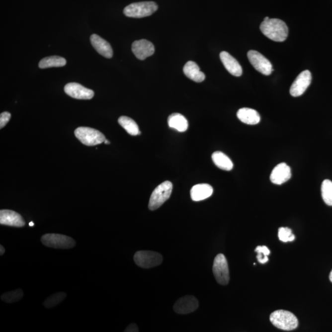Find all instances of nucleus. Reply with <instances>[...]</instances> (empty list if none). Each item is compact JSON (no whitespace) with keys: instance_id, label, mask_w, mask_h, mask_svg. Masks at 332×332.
<instances>
[{"instance_id":"f257e3e1","label":"nucleus","mask_w":332,"mask_h":332,"mask_svg":"<svg viewBox=\"0 0 332 332\" xmlns=\"http://www.w3.org/2000/svg\"><path fill=\"white\" fill-rule=\"evenodd\" d=\"M260 30L266 37L277 42H282L286 40L289 33L286 24L279 19L264 20L260 25Z\"/></svg>"},{"instance_id":"f03ea898","label":"nucleus","mask_w":332,"mask_h":332,"mask_svg":"<svg viewBox=\"0 0 332 332\" xmlns=\"http://www.w3.org/2000/svg\"><path fill=\"white\" fill-rule=\"evenodd\" d=\"M269 320L274 326L281 330L293 331L297 329L298 326L297 318L289 311H275L271 314Z\"/></svg>"},{"instance_id":"7ed1b4c3","label":"nucleus","mask_w":332,"mask_h":332,"mask_svg":"<svg viewBox=\"0 0 332 332\" xmlns=\"http://www.w3.org/2000/svg\"><path fill=\"white\" fill-rule=\"evenodd\" d=\"M172 183L170 181H166L156 188L150 197L149 208L151 211L160 208L166 201L169 199L172 194Z\"/></svg>"},{"instance_id":"20e7f679","label":"nucleus","mask_w":332,"mask_h":332,"mask_svg":"<svg viewBox=\"0 0 332 332\" xmlns=\"http://www.w3.org/2000/svg\"><path fill=\"white\" fill-rule=\"evenodd\" d=\"M158 8L154 1L134 2L124 9V14L129 17L142 18L151 15Z\"/></svg>"},{"instance_id":"39448f33","label":"nucleus","mask_w":332,"mask_h":332,"mask_svg":"<svg viewBox=\"0 0 332 332\" xmlns=\"http://www.w3.org/2000/svg\"><path fill=\"white\" fill-rule=\"evenodd\" d=\"M75 135L83 144L86 146H95L105 141V137L97 129L80 127L75 131Z\"/></svg>"},{"instance_id":"423d86ee","label":"nucleus","mask_w":332,"mask_h":332,"mask_svg":"<svg viewBox=\"0 0 332 332\" xmlns=\"http://www.w3.org/2000/svg\"><path fill=\"white\" fill-rule=\"evenodd\" d=\"M41 242L48 248L59 249H69L74 248L76 242L67 236L49 233L41 237Z\"/></svg>"},{"instance_id":"0eeeda50","label":"nucleus","mask_w":332,"mask_h":332,"mask_svg":"<svg viewBox=\"0 0 332 332\" xmlns=\"http://www.w3.org/2000/svg\"><path fill=\"white\" fill-rule=\"evenodd\" d=\"M134 260L141 268H151L162 264L163 256L155 251L140 250L135 253Z\"/></svg>"},{"instance_id":"6e6552de","label":"nucleus","mask_w":332,"mask_h":332,"mask_svg":"<svg viewBox=\"0 0 332 332\" xmlns=\"http://www.w3.org/2000/svg\"><path fill=\"white\" fill-rule=\"evenodd\" d=\"M212 271L218 283L223 285L228 284L230 281L229 268L224 254H218L215 258Z\"/></svg>"},{"instance_id":"1a4fd4ad","label":"nucleus","mask_w":332,"mask_h":332,"mask_svg":"<svg viewBox=\"0 0 332 332\" xmlns=\"http://www.w3.org/2000/svg\"><path fill=\"white\" fill-rule=\"evenodd\" d=\"M248 57L249 61L254 68L261 74L268 76L273 71L271 62L259 52L253 50L249 51Z\"/></svg>"},{"instance_id":"9d476101","label":"nucleus","mask_w":332,"mask_h":332,"mask_svg":"<svg viewBox=\"0 0 332 332\" xmlns=\"http://www.w3.org/2000/svg\"><path fill=\"white\" fill-rule=\"evenodd\" d=\"M312 80L311 72L305 71L301 73L295 79L290 89V93L293 97H299L306 91Z\"/></svg>"},{"instance_id":"9b49d317","label":"nucleus","mask_w":332,"mask_h":332,"mask_svg":"<svg viewBox=\"0 0 332 332\" xmlns=\"http://www.w3.org/2000/svg\"><path fill=\"white\" fill-rule=\"evenodd\" d=\"M65 92L71 97L77 99L89 100L94 97L92 90L83 86L77 83H70L64 87Z\"/></svg>"},{"instance_id":"f8f14e48","label":"nucleus","mask_w":332,"mask_h":332,"mask_svg":"<svg viewBox=\"0 0 332 332\" xmlns=\"http://www.w3.org/2000/svg\"><path fill=\"white\" fill-rule=\"evenodd\" d=\"M199 307V302L197 298L186 295L178 299L173 306V310L180 315H186L196 311Z\"/></svg>"},{"instance_id":"ddd939ff","label":"nucleus","mask_w":332,"mask_h":332,"mask_svg":"<svg viewBox=\"0 0 332 332\" xmlns=\"http://www.w3.org/2000/svg\"><path fill=\"white\" fill-rule=\"evenodd\" d=\"M132 51L137 59L144 60L154 54L155 46L147 40H137L132 43Z\"/></svg>"},{"instance_id":"4468645a","label":"nucleus","mask_w":332,"mask_h":332,"mask_svg":"<svg viewBox=\"0 0 332 332\" xmlns=\"http://www.w3.org/2000/svg\"><path fill=\"white\" fill-rule=\"evenodd\" d=\"M0 224L20 228L24 227L25 222L21 215L17 212L5 209L0 211Z\"/></svg>"},{"instance_id":"2eb2a0df","label":"nucleus","mask_w":332,"mask_h":332,"mask_svg":"<svg viewBox=\"0 0 332 332\" xmlns=\"http://www.w3.org/2000/svg\"><path fill=\"white\" fill-rule=\"evenodd\" d=\"M291 169L284 163H280L273 168L271 173V182L276 185H282L291 178Z\"/></svg>"},{"instance_id":"dca6fc26","label":"nucleus","mask_w":332,"mask_h":332,"mask_svg":"<svg viewBox=\"0 0 332 332\" xmlns=\"http://www.w3.org/2000/svg\"><path fill=\"white\" fill-rule=\"evenodd\" d=\"M223 64L228 72L235 77H240L243 74V69L237 60L229 53L222 51L220 54Z\"/></svg>"},{"instance_id":"f3484780","label":"nucleus","mask_w":332,"mask_h":332,"mask_svg":"<svg viewBox=\"0 0 332 332\" xmlns=\"http://www.w3.org/2000/svg\"><path fill=\"white\" fill-rule=\"evenodd\" d=\"M90 40L93 47L100 55L108 59L112 58L113 49L110 44L104 39L97 35L93 34L90 36Z\"/></svg>"},{"instance_id":"a211bd4d","label":"nucleus","mask_w":332,"mask_h":332,"mask_svg":"<svg viewBox=\"0 0 332 332\" xmlns=\"http://www.w3.org/2000/svg\"><path fill=\"white\" fill-rule=\"evenodd\" d=\"M213 188L209 184H198L192 187L190 194L192 200L200 201L206 199L212 196Z\"/></svg>"},{"instance_id":"6ab92c4d","label":"nucleus","mask_w":332,"mask_h":332,"mask_svg":"<svg viewBox=\"0 0 332 332\" xmlns=\"http://www.w3.org/2000/svg\"><path fill=\"white\" fill-rule=\"evenodd\" d=\"M239 119L243 123L249 125H255L260 123V116L259 113L253 109L243 108L240 109L237 113Z\"/></svg>"},{"instance_id":"aec40b11","label":"nucleus","mask_w":332,"mask_h":332,"mask_svg":"<svg viewBox=\"0 0 332 332\" xmlns=\"http://www.w3.org/2000/svg\"><path fill=\"white\" fill-rule=\"evenodd\" d=\"M183 72L188 79L197 83L202 82L206 79V76L201 72L198 65L193 61H188L185 65Z\"/></svg>"},{"instance_id":"412c9836","label":"nucleus","mask_w":332,"mask_h":332,"mask_svg":"<svg viewBox=\"0 0 332 332\" xmlns=\"http://www.w3.org/2000/svg\"><path fill=\"white\" fill-rule=\"evenodd\" d=\"M167 123L170 128L180 132H185L188 128L187 119L180 113H173L168 116Z\"/></svg>"},{"instance_id":"4be33fe9","label":"nucleus","mask_w":332,"mask_h":332,"mask_svg":"<svg viewBox=\"0 0 332 332\" xmlns=\"http://www.w3.org/2000/svg\"><path fill=\"white\" fill-rule=\"evenodd\" d=\"M213 162L220 169L230 171L233 169V163L227 155L221 152H215L212 155Z\"/></svg>"},{"instance_id":"5701e85b","label":"nucleus","mask_w":332,"mask_h":332,"mask_svg":"<svg viewBox=\"0 0 332 332\" xmlns=\"http://www.w3.org/2000/svg\"><path fill=\"white\" fill-rule=\"evenodd\" d=\"M118 123L131 136H136L141 134L136 121L128 116H121L118 119Z\"/></svg>"},{"instance_id":"b1692460","label":"nucleus","mask_w":332,"mask_h":332,"mask_svg":"<svg viewBox=\"0 0 332 332\" xmlns=\"http://www.w3.org/2000/svg\"><path fill=\"white\" fill-rule=\"evenodd\" d=\"M66 60L60 56H49L41 60L38 66L40 69H48L51 67H61L66 66Z\"/></svg>"},{"instance_id":"393cba45","label":"nucleus","mask_w":332,"mask_h":332,"mask_svg":"<svg viewBox=\"0 0 332 332\" xmlns=\"http://www.w3.org/2000/svg\"><path fill=\"white\" fill-rule=\"evenodd\" d=\"M322 197L325 203L332 206V181L330 180H324L321 186Z\"/></svg>"},{"instance_id":"a878e982","label":"nucleus","mask_w":332,"mask_h":332,"mask_svg":"<svg viewBox=\"0 0 332 332\" xmlns=\"http://www.w3.org/2000/svg\"><path fill=\"white\" fill-rule=\"evenodd\" d=\"M67 297L65 292H58L51 295L43 303L44 306L47 308H51L58 305Z\"/></svg>"},{"instance_id":"bb28decb","label":"nucleus","mask_w":332,"mask_h":332,"mask_svg":"<svg viewBox=\"0 0 332 332\" xmlns=\"http://www.w3.org/2000/svg\"><path fill=\"white\" fill-rule=\"evenodd\" d=\"M24 297V292L22 289H17L14 291L7 292L2 294L1 299L8 303L19 302Z\"/></svg>"},{"instance_id":"cd10ccee","label":"nucleus","mask_w":332,"mask_h":332,"mask_svg":"<svg viewBox=\"0 0 332 332\" xmlns=\"http://www.w3.org/2000/svg\"><path fill=\"white\" fill-rule=\"evenodd\" d=\"M278 237L282 242H292L295 239V235L293 234L291 229L287 227H281L279 229Z\"/></svg>"},{"instance_id":"c85d7f7f","label":"nucleus","mask_w":332,"mask_h":332,"mask_svg":"<svg viewBox=\"0 0 332 332\" xmlns=\"http://www.w3.org/2000/svg\"><path fill=\"white\" fill-rule=\"evenodd\" d=\"M255 251L258 253L256 258L258 259L259 263L264 264L266 262H268V255L270 254V250H269V249L266 246H259L255 249Z\"/></svg>"},{"instance_id":"c756f323","label":"nucleus","mask_w":332,"mask_h":332,"mask_svg":"<svg viewBox=\"0 0 332 332\" xmlns=\"http://www.w3.org/2000/svg\"><path fill=\"white\" fill-rule=\"evenodd\" d=\"M11 117V113L4 111L0 115V129L3 128Z\"/></svg>"},{"instance_id":"7c9ffc66","label":"nucleus","mask_w":332,"mask_h":332,"mask_svg":"<svg viewBox=\"0 0 332 332\" xmlns=\"http://www.w3.org/2000/svg\"><path fill=\"white\" fill-rule=\"evenodd\" d=\"M124 332H139V328L136 324H131Z\"/></svg>"},{"instance_id":"2f4dec72","label":"nucleus","mask_w":332,"mask_h":332,"mask_svg":"<svg viewBox=\"0 0 332 332\" xmlns=\"http://www.w3.org/2000/svg\"><path fill=\"white\" fill-rule=\"evenodd\" d=\"M5 252V249L2 245L0 246V255H2Z\"/></svg>"},{"instance_id":"473e14b6","label":"nucleus","mask_w":332,"mask_h":332,"mask_svg":"<svg viewBox=\"0 0 332 332\" xmlns=\"http://www.w3.org/2000/svg\"><path fill=\"white\" fill-rule=\"evenodd\" d=\"M329 278H330L331 281L332 282V270L330 274V276H329Z\"/></svg>"},{"instance_id":"72a5a7b5","label":"nucleus","mask_w":332,"mask_h":332,"mask_svg":"<svg viewBox=\"0 0 332 332\" xmlns=\"http://www.w3.org/2000/svg\"><path fill=\"white\" fill-rule=\"evenodd\" d=\"M105 144H110V142L108 141V140H105V141L104 142Z\"/></svg>"},{"instance_id":"f704fd0d","label":"nucleus","mask_w":332,"mask_h":332,"mask_svg":"<svg viewBox=\"0 0 332 332\" xmlns=\"http://www.w3.org/2000/svg\"><path fill=\"white\" fill-rule=\"evenodd\" d=\"M29 225L30 227H33V226H34V224H33V222H30Z\"/></svg>"},{"instance_id":"c9c22d12","label":"nucleus","mask_w":332,"mask_h":332,"mask_svg":"<svg viewBox=\"0 0 332 332\" xmlns=\"http://www.w3.org/2000/svg\"><path fill=\"white\" fill-rule=\"evenodd\" d=\"M269 19V18L268 17H266L264 18V20L265 21V20H268Z\"/></svg>"}]
</instances>
